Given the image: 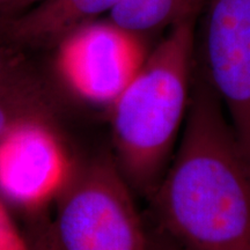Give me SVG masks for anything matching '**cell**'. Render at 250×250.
Here are the masks:
<instances>
[{
    "label": "cell",
    "instance_id": "13",
    "mask_svg": "<svg viewBox=\"0 0 250 250\" xmlns=\"http://www.w3.org/2000/svg\"><path fill=\"white\" fill-rule=\"evenodd\" d=\"M148 250H187L156 228L147 225Z\"/></svg>",
    "mask_w": 250,
    "mask_h": 250
},
{
    "label": "cell",
    "instance_id": "1",
    "mask_svg": "<svg viewBox=\"0 0 250 250\" xmlns=\"http://www.w3.org/2000/svg\"><path fill=\"white\" fill-rule=\"evenodd\" d=\"M147 199L148 225L184 249L250 250L249 165L197 65L179 146Z\"/></svg>",
    "mask_w": 250,
    "mask_h": 250
},
{
    "label": "cell",
    "instance_id": "3",
    "mask_svg": "<svg viewBox=\"0 0 250 250\" xmlns=\"http://www.w3.org/2000/svg\"><path fill=\"white\" fill-rule=\"evenodd\" d=\"M114 156L76 168L55 202L51 227L61 250H148L147 225Z\"/></svg>",
    "mask_w": 250,
    "mask_h": 250
},
{
    "label": "cell",
    "instance_id": "2",
    "mask_svg": "<svg viewBox=\"0 0 250 250\" xmlns=\"http://www.w3.org/2000/svg\"><path fill=\"white\" fill-rule=\"evenodd\" d=\"M196 19L173 26L109 107L114 160L134 193L148 198L186 123L196 68Z\"/></svg>",
    "mask_w": 250,
    "mask_h": 250
},
{
    "label": "cell",
    "instance_id": "9",
    "mask_svg": "<svg viewBox=\"0 0 250 250\" xmlns=\"http://www.w3.org/2000/svg\"><path fill=\"white\" fill-rule=\"evenodd\" d=\"M203 0H120L109 13L112 26L142 37L198 14Z\"/></svg>",
    "mask_w": 250,
    "mask_h": 250
},
{
    "label": "cell",
    "instance_id": "6",
    "mask_svg": "<svg viewBox=\"0 0 250 250\" xmlns=\"http://www.w3.org/2000/svg\"><path fill=\"white\" fill-rule=\"evenodd\" d=\"M87 26L58 45L57 66L72 92L86 102L110 107L148 52L140 37L112 26Z\"/></svg>",
    "mask_w": 250,
    "mask_h": 250
},
{
    "label": "cell",
    "instance_id": "11",
    "mask_svg": "<svg viewBox=\"0 0 250 250\" xmlns=\"http://www.w3.org/2000/svg\"><path fill=\"white\" fill-rule=\"evenodd\" d=\"M0 250H28L27 236L20 233L9 212L8 205L0 197Z\"/></svg>",
    "mask_w": 250,
    "mask_h": 250
},
{
    "label": "cell",
    "instance_id": "14",
    "mask_svg": "<svg viewBox=\"0 0 250 250\" xmlns=\"http://www.w3.org/2000/svg\"><path fill=\"white\" fill-rule=\"evenodd\" d=\"M37 1L39 0H1L0 1V18L21 13Z\"/></svg>",
    "mask_w": 250,
    "mask_h": 250
},
{
    "label": "cell",
    "instance_id": "5",
    "mask_svg": "<svg viewBox=\"0 0 250 250\" xmlns=\"http://www.w3.org/2000/svg\"><path fill=\"white\" fill-rule=\"evenodd\" d=\"M202 64L250 168V0H203Z\"/></svg>",
    "mask_w": 250,
    "mask_h": 250
},
{
    "label": "cell",
    "instance_id": "8",
    "mask_svg": "<svg viewBox=\"0 0 250 250\" xmlns=\"http://www.w3.org/2000/svg\"><path fill=\"white\" fill-rule=\"evenodd\" d=\"M56 101L49 86L26 62L0 79V139L21 122L54 118Z\"/></svg>",
    "mask_w": 250,
    "mask_h": 250
},
{
    "label": "cell",
    "instance_id": "12",
    "mask_svg": "<svg viewBox=\"0 0 250 250\" xmlns=\"http://www.w3.org/2000/svg\"><path fill=\"white\" fill-rule=\"evenodd\" d=\"M24 62L26 61L22 51L0 42V79L22 65Z\"/></svg>",
    "mask_w": 250,
    "mask_h": 250
},
{
    "label": "cell",
    "instance_id": "10",
    "mask_svg": "<svg viewBox=\"0 0 250 250\" xmlns=\"http://www.w3.org/2000/svg\"><path fill=\"white\" fill-rule=\"evenodd\" d=\"M27 234L28 250H61L56 242L51 227V219L42 213L33 215Z\"/></svg>",
    "mask_w": 250,
    "mask_h": 250
},
{
    "label": "cell",
    "instance_id": "15",
    "mask_svg": "<svg viewBox=\"0 0 250 250\" xmlns=\"http://www.w3.org/2000/svg\"><path fill=\"white\" fill-rule=\"evenodd\" d=\"M0 1H1V0H0Z\"/></svg>",
    "mask_w": 250,
    "mask_h": 250
},
{
    "label": "cell",
    "instance_id": "7",
    "mask_svg": "<svg viewBox=\"0 0 250 250\" xmlns=\"http://www.w3.org/2000/svg\"><path fill=\"white\" fill-rule=\"evenodd\" d=\"M120 0H39L29 8L0 18V42L22 51L59 45L94 19L109 14Z\"/></svg>",
    "mask_w": 250,
    "mask_h": 250
},
{
    "label": "cell",
    "instance_id": "4",
    "mask_svg": "<svg viewBox=\"0 0 250 250\" xmlns=\"http://www.w3.org/2000/svg\"><path fill=\"white\" fill-rule=\"evenodd\" d=\"M52 121L29 118L0 139V197L30 215L55 204L77 168Z\"/></svg>",
    "mask_w": 250,
    "mask_h": 250
}]
</instances>
